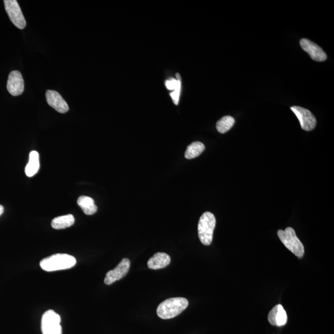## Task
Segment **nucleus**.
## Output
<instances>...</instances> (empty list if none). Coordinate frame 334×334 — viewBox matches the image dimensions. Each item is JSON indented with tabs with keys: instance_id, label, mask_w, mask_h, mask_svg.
<instances>
[{
	"instance_id": "obj_4",
	"label": "nucleus",
	"mask_w": 334,
	"mask_h": 334,
	"mask_svg": "<svg viewBox=\"0 0 334 334\" xmlns=\"http://www.w3.org/2000/svg\"><path fill=\"white\" fill-rule=\"evenodd\" d=\"M277 235L282 243L288 250L297 256L302 258L305 254V247L297 236L294 229L291 227L286 228L285 231L279 229Z\"/></svg>"
},
{
	"instance_id": "obj_17",
	"label": "nucleus",
	"mask_w": 334,
	"mask_h": 334,
	"mask_svg": "<svg viewBox=\"0 0 334 334\" xmlns=\"http://www.w3.org/2000/svg\"><path fill=\"white\" fill-rule=\"evenodd\" d=\"M205 145L203 143L198 141L194 142L187 146L184 156L187 159H195L203 153Z\"/></svg>"
},
{
	"instance_id": "obj_8",
	"label": "nucleus",
	"mask_w": 334,
	"mask_h": 334,
	"mask_svg": "<svg viewBox=\"0 0 334 334\" xmlns=\"http://www.w3.org/2000/svg\"><path fill=\"white\" fill-rule=\"evenodd\" d=\"M131 262L129 259L124 258L116 266L114 269L109 271L107 273L104 282L107 285H112L118 280L123 279L126 276L130 270Z\"/></svg>"
},
{
	"instance_id": "obj_15",
	"label": "nucleus",
	"mask_w": 334,
	"mask_h": 334,
	"mask_svg": "<svg viewBox=\"0 0 334 334\" xmlns=\"http://www.w3.org/2000/svg\"><path fill=\"white\" fill-rule=\"evenodd\" d=\"M77 204L82 208L84 213L88 216L94 214L97 211V205L94 199L90 197L82 196L77 199Z\"/></svg>"
},
{
	"instance_id": "obj_13",
	"label": "nucleus",
	"mask_w": 334,
	"mask_h": 334,
	"mask_svg": "<svg viewBox=\"0 0 334 334\" xmlns=\"http://www.w3.org/2000/svg\"><path fill=\"white\" fill-rule=\"evenodd\" d=\"M171 258L165 253H157L149 259L148 266L149 269L157 270L163 269L171 263Z\"/></svg>"
},
{
	"instance_id": "obj_16",
	"label": "nucleus",
	"mask_w": 334,
	"mask_h": 334,
	"mask_svg": "<svg viewBox=\"0 0 334 334\" xmlns=\"http://www.w3.org/2000/svg\"><path fill=\"white\" fill-rule=\"evenodd\" d=\"M75 219L73 215L68 214L66 216L56 217L52 220V226L56 229H65L72 226Z\"/></svg>"
},
{
	"instance_id": "obj_5",
	"label": "nucleus",
	"mask_w": 334,
	"mask_h": 334,
	"mask_svg": "<svg viewBox=\"0 0 334 334\" xmlns=\"http://www.w3.org/2000/svg\"><path fill=\"white\" fill-rule=\"evenodd\" d=\"M61 318L53 310H48L41 318V331L43 334H62Z\"/></svg>"
},
{
	"instance_id": "obj_7",
	"label": "nucleus",
	"mask_w": 334,
	"mask_h": 334,
	"mask_svg": "<svg viewBox=\"0 0 334 334\" xmlns=\"http://www.w3.org/2000/svg\"><path fill=\"white\" fill-rule=\"evenodd\" d=\"M291 110L300 121L301 127L303 130L310 131L314 129L316 126V119L309 110L299 106L291 107Z\"/></svg>"
},
{
	"instance_id": "obj_10",
	"label": "nucleus",
	"mask_w": 334,
	"mask_h": 334,
	"mask_svg": "<svg viewBox=\"0 0 334 334\" xmlns=\"http://www.w3.org/2000/svg\"><path fill=\"white\" fill-rule=\"evenodd\" d=\"M300 46L305 51L308 53L313 60L324 61L327 59L326 53L321 48L313 41L303 38L300 40Z\"/></svg>"
},
{
	"instance_id": "obj_1",
	"label": "nucleus",
	"mask_w": 334,
	"mask_h": 334,
	"mask_svg": "<svg viewBox=\"0 0 334 334\" xmlns=\"http://www.w3.org/2000/svg\"><path fill=\"white\" fill-rule=\"evenodd\" d=\"M189 305V301L182 297L171 298L163 301L157 309L158 316L163 320H169L180 315Z\"/></svg>"
},
{
	"instance_id": "obj_11",
	"label": "nucleus",
	"mask_w": 334,
	"mask_h": 334,
	"mask_svg": "<svg viewBox=\"0 0 334 334\" xmlns=\"http://www.w3.org/2000/svg\"><path fill=\"white\" fill-rule=\"evenodd\" d=\"M46 96L48 104L56 111L60 113H65L69 110L67 102L58 92L47 91Z\"/></svg>"
},
{
	"instance_id": "obj_19",
	"label": "nucleus",
	"mask_w": 334,
	"mask_h": 334,
	"mask_svg": "<svg viewBox=\"0 0 334 334\" xmlns=\"http://www.w3.org/2000/svg\"><path fill=\"white\" fill-rule=\"evenodd\" d=\"M181 85V80H176L173 78L167 80L165 82L166 88L170 91H175L178 88V86Z\"/></svg>"
},
{
	"instance_id": "obj_18",
	"label": "nucleus",
	"mask_w": 334,
	"mask_h": 334,
	"mask_svg": "<svg viewBox=\"0 0 334 334\" xmlns=\"http://www.w3.org/2000/svg\"><path fill=\"white\" fill-rule=\"evenodd\" d=\"M235 119L231 116H225L217 121L216 127L220 133H225L234 127Z\"/></svg>"
},
{
	"instance_id": "obj_20",
	"label": "nucleus",
	"mask_w": 334,
	"mask_h": 334,
	"mask_svg": "<svg viewBox=\"0 0 334 334\" xmlns=\"http://www.w3.org/2000/svg\"><path fill=\"white\" fill-rule=\"evenodd\" d=\"M181 89V85L178 86V88L176 89L174 92H171V94H170V95H171V96L173 100H174V102L175 104V105H178V104L179 99H180Z\"/></svg>"
},
{
	"instance_id": "obj_3",
	"label": "nucleus",
	"mask_w": 334,
	"mask_h": 334,
	"mask_svg": "<svg viewBox=\"0 0 334 334\" xmlns=\"http://www.w3.org/2000/svg\"><path fill=\"white\" fill-rule=\"evenodd\" d=\"M216 225V217L210 212H205L200 217L198 223V236L200 241L204 245H210L213 242L214 231Z\"/></svg>"
},
{
	"instance_id": "obj_2",
	"label": "nucleus",
	"mask_w": 334,
	"mask_h": 334,
	"mask_svg": "<svg viewBox=\"0 0 334 334\" xmlns=\"http://www.w3.org/2000/svg\"><path fill=\"white\" fill-rule=\"evenodd\" d=\"M76 259L67 254H55L44 258L40 262V265L43 270L47 272L71 269L76 264Z\"/></svg>"
},
{
	"instance_id": "obj_9",
	"label": "nucleus",
	"mask_w": 334,
	"mask_h": 334,
	"mask_svg": "<svg viewBox=\"0 0 334 334\" xmlns=\"http://www.w3.org/2000/svg\"><path fill=\"white\" fill-rule=\"evenodd\" d=\"M7 89L13 96H19L25 90V82L22 73L18 71H13L9 75Z\"/></svg>"
},
{
	"instance_id": "obj_21",
	"label": "nucleus",
	"mask_w": 334,
	"mask_h": 334,
	"mask_svg": "<svg viewBox=\"0 0 334 334\" xmlns=\"http://www.w3.org/2000/svg\"><path fill=\"white\" fill-rule=\"evenodd\" d=\"M4 206H2V205H0V216H2L3 213H4Z\"/></svg>"
},
{
	"instance_id": "obj_14",
	"label": "nucleus",
	"mask_w": 334,
	"mask_h": 334,
	"mask_svg": "<svg viewBox=\"0 0 334 334\" xmlns=\"http://www.w3.org/2000/svg\"><path fill=\"white\" fill-rule=\"evenodd\" d=\"M39 168V154L37 151H32L29 154V163L26 166V174L29 177H32L37 174Z\"/></svg>"
},
{
	"instance_id": "obj_6",
	"label": "nucleus",
	"mask_w": 334,
	"mask_h": 334,
	"mask_svg": "<svg viewBox=\"0 0 334 334\" xmlns=\"http://www.w3.org/2000/svg\"><path fill=\"white\" fill-rule=\"evenodd\" d=\"M4 4L11 22L17 28L25 29L26 22L18 3L16 0H5Z\"/></svg>"
},
{
	"instance_id": "obj_12",
	"label": "nucleus",
	"mask_w": 334,
	"mask_h": 334,
	"mask_svg": "<svg viewBox=\"0 0 334 334\" xmlns=\"http://www.w3.org/2000/svg\"><path fill=\"white\" fill-rule=\"evenodd\" d=\"M287 315L281 305H277L268 315V321L273 326L281 327L287 323Z\"/></svg>"
}]
</instances>
